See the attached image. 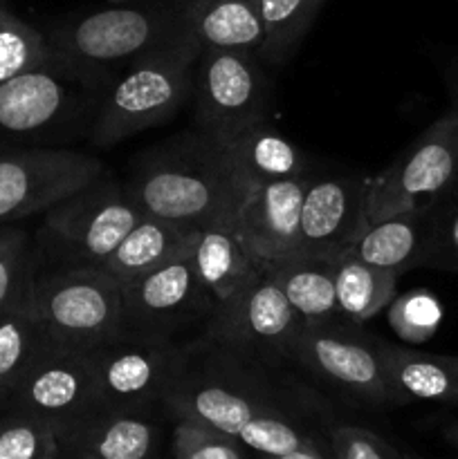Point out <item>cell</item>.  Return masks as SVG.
<instances>
[{
  "label": "cell",
  "mask_w": 458,
  "mask_h": 459,
  "mask_svg": "<svg viewBox=\"0 0 458 459\" xmlns=\"http://www.w3.org/2000/svg\"><path fill=\"white\" fill-rule=\"evenodd\" d=\"M265 363L200 336L178 345L160 403L238 439L251 455H278L319 444L305 426L304 397L265 375Z\"/></svg>",
  "instance_id": "cell-1"
},
{
  "label": "cell",
  "mask_w": 458,
  "mask_h": 459,
  "mask_svg": "<svg viewBox=\"0 0 458 459\" xmlns=\"http://www.w3.org/2000/svg\"><path fill=\"white\" fill-rule=\"evenodd\" d=\"M126 188L144 215L196 229L233 224L251 193L225 146L198 130L144 152Z\"/></svg>",
  "instance_id": "cell-2"
},
{
  "label": "cell",
  "mask_w": 458,
  "mask_h": 459,
  "mask_svg": "<svg viewBox=\"0 0 458 459\" xmlns=\"http://www.w3.org/2000/svg\"><path fill=\"white\" fill-rule=\"evenodd\" d=\"M187 0H126L63 22L48 39L52 58L101 97L124 67L184 34Z\"/></svg>",
  "instance_id": "cell-3"
},
{
  "label": "cell",
  "mask_w": 458,
  "mask_h": 459,
  "mask_svg": "<svg viewBox=\"0 0 458 459\" xmlns=\"http://www.w3.org/2000/svg\"><path fill=\"white\" fill-rule=\"evenodd\" d=\"M200 49L184 31L119 72L97 103L92 142L110 148L133 134L166 124L193 97Z\"/></svg>",
  "instance_id": "cell-4"
},
{
  "label": "cell",
  "mask_w": 458,
  "mask_h": 459,
  "mask_svg": "<svg viewBox=\"0 0 458 459\" xmlns=\"http://www.w3.org/2000/svg\"><path fill=\"white\" fill-rule=\"evenodd\" d=\"M142 218L126 182L103 173L43 213L34 233L39 276L99 269Z\"/></svg>",
  "instance_id": "cell-5"
},
{
  "label": "cell",
  "mask_w": 458,
  "mask_h": 459,
  "mask_svg": "<svg viewBox=\"0 0 458 459\" xmlns=\"http://www.w3.org/2000/svg\"><path fill=\"white\" fill-rule=\"evenodd\" d=\"M458 179V110L449 108L402 155L368 178V222L422 211Z\"/></svg>",
  "instance_id": "cell-6"
},
{
  "label": "cell",
  "mask_w": 458,
  "mask_h": 459,
  "mask_svg": "<svg viewBox=\"0 0 458 459\" xmlns=\"http://www.w3.org/2000/svg\"><path fill=\"white\" fill-rule=\"evenodd\" d=\"M31 314L54 343L90 350L124 325L121 285L101 269L39 276Z\"/></svg>",
  "instance_id": "cell-7"
},
{
  "label": "cell",
  "mask_w": 458,
  "mask_h": 459,
  "mask_svg": "<svg viewBox=\"0 0 458 459\" xmlns=\"http://www.w3.org/2000/svg\"><path fill=\"white\" fill-rule=\"evenodd\" d=\"M259 54L200 52L193 81V124L220 146L268 119V81Z\"/></svg>",
  "instance_id": "cell-8"
},
{
  "label": "cell",
  "mask_w": 458,
  "mask_h": 459,
  "mask_svg": "<svg viewBox=\"0 0 458 459\" xmlns=\"http://www.w3.org/2000/svg\"><path fill=\"white\" fill-rule=\"evenodd\" d=\"M301 323L278 282L263 269L250 285L216 305L202 336L265 366H278L290 361Z\"/></svg>",
  "instance_id": "cell-9"
},
{
  "label": "cell",
  "mask_w": 458,
  "mask_h": 459,
  "mask_svg": "<svg viewBox=\"0 0 458 459\" xmlns=\"http://www.w3.org/2000/svg\"><path fill=\"white\" fill-rule=\"evenodd\" d=\"M106 173L101 160L67 148L0 151V224L48 213Z\"/></svg>",
  "instance_id": "cell-10"
},
{
  "label": "cell",
  "mask_w": 458,
  "mask_h": 459,
  "mask_svg": "<svg viewBox=\"0 0 458 459\" xmlns=\"http://www.w3.org/2000/svg\"><path fill=\"white\" fill-rule=\"evenodd\" d=\"M290 361L359 402L393 406L377 354V339L364 334L346 318L301 323Z\"/></svg>",
  "instance_id": "cell-11"
},
{
  "label": "cell",
  "mask_w": 458,
  "mask_h": 459,
  "mask_svg": "<svg viewBox=\"0 0 458 459\" xmlns=\"http://www.w3.org/2000/svg\"><path fill=\"white\" fill-rule=\"evenodd\" d=\"M175 352V339L135 330L90 348L99 411H148L160 403Z\"/></svg>",
  "instance_id": "cell-12"
},
{
  "label": "cell",
  "mask_w": 458,
  "mask_h": 459,
  "mask_svg": "<svg viewBox=\"0 0 458 459\" xmlns=\"http://www.w3.org/2000/svg\"><path fill=\"white\" fill-rule=\"evenodd\" d=\"M124 325L121 330L175 339L193 323H205L216 309V300L202 285L193 263V247L146 276L121 287Z\"/></svg>",
  "instance_id": "cell-13"
},
{
  "label": "cell",
  "mask_w": 458,
  "mask_h": 459,
  "mask_svg": "<svg viewBox=\"0 0 458 459\" xmlns=\"http://www.w3.org/2000/svg\"><path fill=\"white\" fill-rule=\"evenodd\" d=\"M4 411L45 420L57 433L97 412V385L88 350L49 345L18 381Z\"/></svg>",
  "instance_id": "cell-14"
},
{
  "label": "cell",
  "mask_w": 458,
  "mask_h": 459,
  "mask_svg": "<svg viewBox=\"0 0 458 459\" xmlns=\"http://www.w3.org/2000/svg\"><path fill=\"white\" fill-rule=\"evenodd\" d=\"M97 92L67 74L54 58L0 83V137H48L76 121Z\"/></svg>",
  "instance_id": "cell-15"
},
{
  "label": "cell",
  "mask_w": 458,
  "mask_h": 459,
  "mask_svg": "<svg viewBox=\"0 0 458 459\" xmlns=\"http://www.w3.org/2000/svg\"><path fill=\"white\" fill-rule=\"evenodd\" d=\"M368 178L310 173L295 255L339 258L368 229Z\"/></svg>",
  "instance_id": "cell-16"
},
{
  "label": "cell",
  "mask_w": 458,
  "mask_h": 459,
  "mask_svg": "<svg viewBox=\"0 0 458 459\" xmlns=\"http://www.w3.org/2000/svg\"><path fill=\"white\" fill-rule=\"evenodd\" d=\"M308 179L310 170L296 178L263 184L242 202L233 220V231L247 254L260 267L295 255L296 240H299L301 204H304Z\"/></svg>",
  "instance_id": "cell-17"
},
{
  "label": "cell",
  "mask_w": 458,
  "mask_h": 459,
  "mask_svg": "<svg viewBox=\"0 0 458 459\" xmlns=\"http://www.w3.org/2000/svg\"><path fill=\"white\" fill-rule=\"evenodd\" d=\"M61 459H157L160 426L146 411H97L58 433Z\"/></svg>",
  "instance_id": "cell-18"
},
{
  "label": "cell",
  "mask_w": 458,
  "mask_h": 459,
  "mask_svg": "<svg viewBox=\"0 0 458 459\" xmlns=\"http://www.w3.org/2000/svg\"><path fill=\"white\" fill-rule=\"evenodd\" d=\"M382 372L393 406L413 402L458 406V357L377 341Z\"/></svg>",
  "instance_id": "cell-19"
},
{
  "label": "cell",
  "mask_w": 458,
  "mask_h": 459,
  "mask_svg": "<svg viewBox=\"0 0 458 459\" xmlns=\"http://www.w3.org/2000/svg\"><path fill=\"white\" fill-rule=\"evenodd\" d=\"M184 31L200 52L259 54L265 40L260 0H187Z\"/></svg>",
  "instance_id": "cell-20"
},
{
  "label": "cell",
  "mask_w": 458,
  "mask_h": 459,
  "mask_svg": "<svg viewBox=\"0 0 458 459\" xmlns=\"http://www.w3.org/2000/svg\"><path fill=\"white\" fill-rule=\"evenodd\" d=\"M198 231L189 224L144 215L99 269L124 287L191 249Z\"/></svg>",
  "instance_id": "cell-21"
},
{
  "label": "cell",
  "mask_w": 458,
  "mask_h": 459,
  "mask_svg": "<svg viewBox=\"0 0 458 459\" xmlns=\"http://www.w3.org/2000/svg\"><path fill=\"white\" fill-rule=\"evenodd\" d=\"M348 254L357 255L373 267L402 276L416 267H429L431 227L427 209L391 215L368 224Z\"/></svg>",
  "instance_id": "cell-22"
},
{
  "label": "cell",
  "mask_w": 458,
  "mask_h": 459,
  "mask_svg": "<svg viewBox=\"0 0 458 459\" xmlns=\"http://www.w3.org/2000/svg\"><path fill=\"white\" fill-rule=\"evenodd\" d=\"M225 151L251 191L263 184L296 178L310 170L308 155L281 133L269 128L268 119L238 134L225 146Z\"/></svg>",
  "instance_id": "cell-23"
},
{
  "label": "cell",
  "mask_w": 458,
  "mask_h": 459,
  "mask_svg": "<svg viewBox=\"0 0 458 459\" xmlns=\"http://www.w3.org/2000/svg\"><path fill=\"white\" fill-rule=\"evenodd\" d=\"M193 263L216 305L232 299L265 269L247 254L233 231V224L202 227L193 245Z\"/></svg>",
  "instance_id": "cell-24"
},
{
  "label": "cell",
  "mask_w": 458,
  "mask_h": 459,
  "mask_svg": "<svg viewBox=\"0 0 458 459\" xmlns=\"http://www.w3.org/2000/svg\"><path fill=\"white\" fill-rule=\"evenodd\" d=\"M269 273L286 294L287 303L304 323H326L344 318L335 291V258L290 255L268 264Z\"/></svg>",
  "instance_id": "cell-25"
},
{
  "label": "cell",
  "mask_w": 458,
  "mask_h": 459,
  "mask_svg": "<svg viewBox=\"0 0 458 459\" xmlns=\"http://www.w3.org/2000/svg\"><path fill=\"white\" fill-rule=\"evenodd\" d=\"M395 273L373 267L357 255L344 254L335 258V291L339 314L346 321L362 325L368 318L389 307L395 299Z\"/></svg>",
  "instance_id": "cell-26"
},
{
  "label": "cell",
  "mask_w": 458,
  "mask_h": 459,
  "mask_svg": "<svg viewBox=\"0 0 458 459\" xmlns=\"http://www.w3.org/2000/svg\"><path fill=\"white\" fill-rule=\"evenodd\" d=\"M39 260L34 236L16 224H0V314L31 312Z\"/></svg>",
  "instance_id": "cell-27"
},
{
  "label": "cell",
  "mask_w": 458,
  "mask_h": 459,
  "mask_svg": "<svg viewBox=\"0 0 458 459\" xmlns=\"http://www.w3.org/2000/svg\"><path fill=\"white\" fill-rule=\"evenodd\" d=\"M52 343L31 312L0 314V397L4 406L18 381Z\"/></svg>",
  "instance_id": "cell-28"
},
{
  "label": "cell",
  "mask_w": 458,
  "mask_h": 459,
  "mask_svg": "<svg viewBox=\"0 0 458 459\" xmlns=\"http://www.w3.org/2000/svg\"><path fill=\"white\" fill-rule=\"evenodd\" d=\"M326 0H260L265 40L259 56L269 65H283L296 52Z\"/></svg>",
  "instance_id": "cell-29"
},
{
  "label": "cell",
  "mask_w": 458,
  "mask_h": 459,
  "mask_svg": "<svg viewBox=\"0 0 458 459\" xmlns=\"http://www.w3.org/2000/svg\"><path fill=\"white\" fill-rule=\"evenodd\" d=\"M52 58L48 39L0 3V83Z\"/></svg>",
  "instance_id": "cell-30"
},
{
  "label": "cell",
  "mask_w": 458,
  "mask_h": 459,
  "mask_svg": "<svg viewBox=\"0 0 458 459\" xmlns=\"http://www.w3.org/2000/svg\"><path fill=\"white\" fill-rule=\"evenodd\" d=\"M0 459H61V442L52 424L16 411L0 415Z\"/></svg>",
  "instance_id": "cell-31"
},
{
  "label": "cell",
  "mask_w": 458,
  "mask_h": 459,
  "mask_svg": "<svg viewBox=\"0 0 458 459\" xmlns=\"http://www.w3.org/2000/svg\"><path fill=\"white\" fill-rule=\"evenodd\" d=\"M443 323V305L431 291L413 290L395 296L389 305V327L407 343L429 341Z\"/></svg>",
  "instance_id": "cell-32"
},
{
  "label": "cell",
  "mask_w": 458,
  "mask_h": 459,
  "mask_svg": "<svg viewBox=\"0 0 458 459\" xmlns=\"http://www.w3.org/2000/svg\"><path fill=\"white\" fill-rule=\"evenodd\" d=\"M171 448L175 459H250L238 439L191 420H175Z\"/></svg>",
  "instance_id": "cell-33"
},
{
  "label": "cell",
  "mask_w": 458,
  "mask_h": 459,
  "mask_svg": "<svg viewBox=\"0 0 458 459\" xmlns=\"http://www.w3.org/2000/svg\"><path fill=\"white\" fill-rule=\"evenodd\" d=\"M431 227L429 267L458 269V179L427 206Z\"/></svg>",
  "instance_id": "cell-34"
},
{
  "label": "cell",
  "mask_w": 458,
  "mask_h": 459,
  "mask_svg": "<svg viewBox=\"0 0 458 459\" xmlns=\"http://www.w3.org/2000/svg\"><path fill=\"white\" fill-rule=\"evenodd\" d=\"M326 444L335 459H411L382 435L355 424H330Z\"/></svg>",
  "instance_id": "cell-35"
},
{
  "label": "cell",
  "mask_w": 458,
  "mask_h": 459,
  "mask_svg": "<svg viewBox=\"0 0 458 459\" xmlns=\"http://www.w3.org/2000/svg\"><path fill=\"white\" fill-rule=\"evenodd\" d=\"M254 459H328V455L321 444H313V446L295 448V451L278 453V455H254Z\"/></svg>",
  "instance_id": "cell-36"
},
{
  "label": "cell",
  "mask_w": 458,
  "mask_h": 459,
  "mask_svg": "<svg viewBox=\"0 0 458 459\" xmlns=\"http://www.w3.org/2000/svg\"><path fill=\"white\" fill-rule=\"evenodd\" d=\"M447 92H449V101H452L454 110H458V54L452 58V63L447 65Z\"/></svg>",
  "instance_id": "cell-37"
},
{
  "label": "cell",
  "mask_w": 458,
  "mask_h": 459,
  "mask_svg": "<svg viewBox=\"0 0 458 459\" xmlns=\"http://www.w3.org/2000/svg\"><path fill=\"white\" fill-rule=\"evenodd\" d=\"M445 437H447L449 446L456 451V459H458V421H454L452 426L447 429V433H445Z\"/></svg>",
  "instance_id": "cell-38"
},
{
  "label": "cell",
  "mask_w": 458,
  "mask_h": 459,
  "mask_svg": "<svg viewBox=\"0 0 458 459\" xmlns=\"http://www.w3.org/2000/svg\"><path fill=\"white\" fill-rule=\"evenodd\" d=\"M3 411H4V399L0 397V412H3Z\"/></svg>",
  "instance_id": "cell-39"
},
{
  "label": "cell",
  "mask_w": 458,
  "mask_h": 459,
  "mask_svg": "<svg viewBox=\"0 0 458 459\" xmlns=\"http://www.w3.org/2000/svg\"><path fill=\"white\" fill-rule=\"evenodd\" d=\"M110 3H126V0H110Z\"/></svg>",
  "instance_id": "cell-40"
}]
</instances>
